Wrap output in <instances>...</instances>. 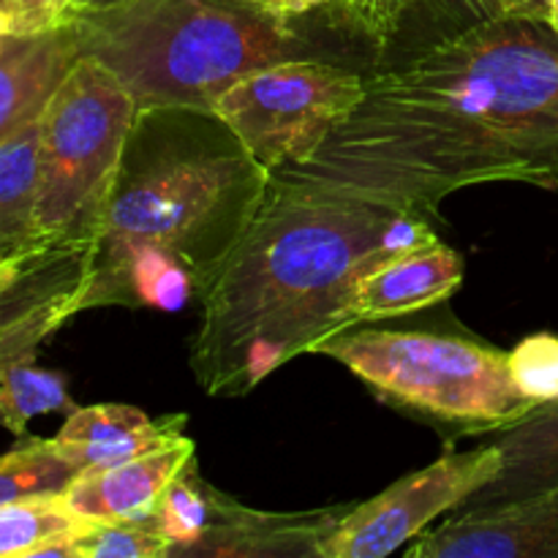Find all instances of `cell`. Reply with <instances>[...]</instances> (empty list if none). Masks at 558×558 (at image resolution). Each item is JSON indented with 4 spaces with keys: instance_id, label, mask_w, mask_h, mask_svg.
Returning a JSON list of instances; mask_svg holds the SVG:
<instances>
[{
    "instance_id": "2e32d148",
    "label": "cell",
    "mask_w": 558,
    "mask_h": 558,
    "mask_svg": "<svg viewBox=\"0 0 558 558\" xmlns=\"http://www.w3.org/2000/svg\"><path fill=\"white\" fill-rule=\"evenodd\" d=\"M490 445L501 452L499 474L463 507L505 505L558 488V401L539 403Z\"/></svg>"
},
{
    "instance_id": "cb8c5ba5",
    "label": "cell",
    "mask_w": 558,
    "mask_h": 558,
    "mask_svg": "<svg viewBox=\"0 0 558 558\" xmlns=\"http://www.w3.org/2000/svg\"><path fill=\"white\" fill-rule=\"evenodd\" d=\"M87 0H11L5 14H9L11 33H47L60 31V27L71 25L76 11L85 5Z\"/></svg>"
},
{
    "instance_id": "f546056e",
    "label": "cell",
    "mask_w": 558,
    "mask_h": 558,
    "mask_svg": "<svg viewBox=\"0 0 558 558\" xmlns=\"http://www.w3.org/2000/svg\"><path fill=\"white\" fill-rule=\"evenodd\" d=\"M5 33H11V25H9V14H5V11H0V38H3Z\"/></svg>"
},
{
    "instance_id": "ac0fdd59",
    "label": "cell",
    "mask_w": 558,
    "mask_h": 558,
    "mask_svg": "<svg viewBox=\"0 0 558 558\" xmlns=\"http://www.w3.org/2000/svg\"><path fill=\"white\" fill-rule=\"evenodd\" d=\"M90 526L93 521L82 518L65 494L9 501L0 505V558H44L52 545Z\"/></svg>"
},
{
    "instance_id": "5bb4252c",
    "label": "cell",
    "mask_w": 558,
    "mask_h": 558,
    "mask_svg": "<svg viewBox=\"0 0 558 558\" xmlns=\"http://www.w3.org/2000/svg\"><path fill=\"white\" fill-rule=\"evenodd\" d=\"M183 428L185 414L150 420L136 407L96 403L74 409L52 441L80 474L147 456L183 436Z\"/></svg>"
},
{
    "instance_id": "603a6c76",
    "label": "cell",
    "mask_w": 558,
    "mask_h": 558,
    "mask_svg": "<svg viewBox=\"0 0 558 558\" xmlns=\"http://www.w3.org/2000/svg\"><path fill=\"white\" fill-rule=\"evenodd\" d=\"M510 374L518 390L534 403L558 401V336L534 332L510 352Z\"/></svg>"
},
{
    "instance_id": "83f0119b",
    "label": "cell",
    "mask_w": 558,
    "mask_h": 558,
    "mask_svg": "<svg viewBox=\"0 0 558 558\" xmlns=\"http://www.w3.org/2000/svg\"><path fill=\"white\" fill-rule=\"evenodd\" d=\"M52 248V245H49ZM47 248H11V245H0V287L9 283L33 256H38Z\"/></svg>"
},
{
    "instance_id": "52a82bcc",
    "label": "cell",
    "mask_w": 558,
    "mask_h": 558,
    "mask_svg": "<svg viewBox=\"0 0 558 558\" xmlns=\"http://www.w3.org/2000/svg\"><path fill=\"white\" fill-rule=\"evenodd\" d=\"M365 76L316 58H289L240 76L213 109L270 174L303 163L357 109Z\"/></svg>"
},
{
    "instance_id": "484cf974",
    "label": "cell",
    "mask_w": 558,
    "mask_h": 558,
    "mask_svg": "<svg viewBox=\"0 0 558 558\" xmlns=\"http://www.w3.org/2000/svg\"><path fill=\"white\" fill-rule=\"evenodd\" d=\"M251 9L262 11L267 16H276V20H289L294 22L298 16L314 14V11L325 9V5L338 3V0H245Z\"/></svg>"
},
{
    "instance_id": "3957f363",
    "label": "cell",
    "mask_w": 558,
    "mask_h": 558,
    "mask_svg": "<svg viewBox=\"0 0 558 558\" xmlns=\"http://www.w3.org/2000/svg\"><path fill=\"white\" fill-rule=\"evenodd\" d=\"M270 183L213 107L136 109L90 240L82 311H178L205 298Z\"/></svg>"
},
{
    "instance_id": "30bf717a",
    "label": "cell",
    "mask_w": 558,
    "mask_h": 558,
    "mask_svg": "<svg viewBox=\"0 0 558 558\" xmlns=\"http://www.w3.org/2000/svg\"><path fill=\"white\" fill-rule=\"evenodd\" d=\"M409 558H558V488L490 507H461L420 534Z\"/></svg>"
},
{
    "instance_id": "1f68e13d",
    "label": "cell",
    "mask_w": 558,
    "mask_h": 558,
    "mask_svg": "<svg viewBox=\"0 0 558 558\" xmlns=\"http://www.w3.org/2000/svg\"><path fill=\"white\" fill-rule=\"evenodd\" d=\"M9 3H11V0H3V11H5V9H9Z\"/></svg>"
},
{
    "instance_id": "d4e9b609",
    "label": "cell",
    "mask_w": 558,
    "mask_h": 558,
    "mask_svg": "<svg viewBox=\"0 0 558 558\" xmlns=\"http://www.w3.org/2000/svg\"><path fill=\"white\" fill-rule=\"evenodd\" d=\"M417 0H338L343 14L381 47L396 36L398 25Z\"/></svg>"
},
{
    "instance_id": "d6a6232c",
    "label": "cell",
    "mask_w": 558,
    "mask_h": 558,
    "mask_svg": "<svg viewBox=\"0 0 558 558\" xmlns=\"http://www.w3.org/2000/svg\"><path fill=\"white\" fill-rule=\"evenodd\" d=\"M0 11H3V0H0Z\"/></svg>"
},
{
    "instance_id": "7402d4cb",
    "label": "cell",
    "mask_w": 558,
    "mask_h": 558,
    "mask_svg": "<svg viewBox=\"0 0 558 558\" xmlns=\"http://www.w3.org/2000/svg\"><path fill=\"white\" fill-rule=\"evenodd\" d=\"M169 539L153 523H93L69 545V558H169Z\"/></svg>"
},
{
    "instance_id": "ffe728a7",
    "label": "cell",
    "mask_w": 558,
    "mask_h": 558,
    "mask_svg": "<svg viewBox=\"0 0 558 558\" xmlns=\"http://www.w3.org/2000/svg\"><path fill=\"white\" fill-rule=\"evenodd\" d=\"M216 488L207 485L196 472V458H191L178 477L167 485L153 515V526L169 539V558H183L185 550L205 534L213 515Z\"/></svg>"
},
{
    "instance_id": "ba28073f",
    "label": "cell",
    "mask_w": 558,
    "mask_h": 558,
    "mask_svg": "<svg viewBox=\"0 0 558 558\" xmlns=\"http://www.w3.org/2000/svg\"><path fill=\"white\" fill-rule=\"evenodd\" d=\"M494 445L445 452L436 463L398 480L374 499L349 507L322 545V558H381L428 532L436 518L466 505L499 474Z\"/></svg>"
},
{
    "instance_id": "6da1fadb",
    "label": "cell",
    "mask_w": 558,
    "mask_h": 558,
    "mask_svg": "<svg viewBox=\"0 0 558 558\" xmlns=\"http://www.w3.org/2000/svg\"><path fill=\"white\" fill-rule=\"evenodd\" d=\"M272 180L428 216L456 191H558V36L488 14L365 76L363 101Z\"/></svg>"
},
{
    "instance_id": "7a4b0ae2",
    "label": "cell",
    "mask_w": 558,
    "mask_h": 558,
    "mask_svg": "<svg viewBox=\"0 0 558 558\" xmlns=\"http://www.w3.org/2000/svg\"><path fill=\"white\" fill-rule=\"evenodd\" d=\"M439 243L425 216L272 180L259 216L205 292L191 374L213 398L254 392L281 365L357 327L360 281Z\"/></svg>"
},
{
    "instance_id": "7c38bea8",
    "label": "cell",
    "mask_w": 558,
    "mask_h": 558,
    "mask_svg": "<svg viewBox=\"0 0 558 558\" xmlns=\"http://www.w3.org/2000/svg\"><path fill=\"white\" fill-rule=\"evenodd\" d=\"M191 458H196V447L183 434L147 456L80 472L63 494L93 523H150L167 485Z\"/></svg>"
},
{
    "instance_id": "277c9868",
    "label": "cell",
    "mask_w": 558,
    "mask_h": 558,
    "mask_svg": "<svg viewBox=\"0 0 558 558\" xmlns=\"http://www.w3.org/2000/svg\"><path fill=\"white\" fill-rule=\"evenodd\" d=\"M69 27L136 107H213L240 76L308 49L292 22L245 0H87Z\"/></svg>"
},
{
    "instance_id": "8992f818",
    "label": "cell",
    "mask_w": 558,
    "mask_h": 558,
    "mask_svg": "<svg viewBox=\"0 0 558 558\" xmlns=\"http://www.w3.org/2000/svg\"><path fill=\"white\" fill-rule=\"evenodd\" d=\"M136 109L107 65L80 54L38 118L36 232L44 243H90Z\"/></svg>"
},
{
    "instance_id": "4fadbf2b",
    "label": "cell",
    "mask_w": 558,
    "mask_h": 558,
    "mask_svg": "<svg viewBox=\"0 0 558 558\" xmlns=\"http://www.w3.org/2000/svg\"><path fill=\"white\" fill-rule=\"evenodd\" d=\"M76 60L80 44L69 25L31 36L5 33L0 38V145L41 118Z\"/></svg>"
},
{
    "instance_id": "5b68a950",
    "label": "cell",
    "mask_w": 558,
    "mask_h": 558,
    "mask_svg": "<svg viewBox=\"0 0 558 558\" xmlns=\"http://www.w3.org/2000/svg\"><path fill=\"white\" fill-rule=\"evenodd\" d=\"M381 401L461 434L505 430L537 409L510 374V354L420 330H349L322 343Z\"/></svg>"
},
{
    "instance_id": "4316f807",
    "label": "cell",
    "mask_w": 558,
    "mask_h": 558,
    "mask_svg": "<svg viewBox=\"0 0 558 558\" xmlns=\"http://www.w3.org/2000/svg\"><path fill=\"white\" fill-rule=\"evenodd\" d=\"M494 14H512V16H532V20L548 22L550 0H490Z\"/></svg>"
},
{
    "instance_id": "8fae6325",
    "label": "cell",
    "mask_w": 558,
    "mask_h": 558,
    "mask_svg": "<svg viewBox=\"0 0 558 558\" xmlns=\"http://www.w3.org/2000/svg\"><path fill=\"white\" fill-rule=\"evenodd\" d=\"M349 507L259 512L216 490L205 534L183 558H322V545Z\"/></svg>"
},
{
    "instance_id": "f1b7e54d",
    "label": "cell",
    "mask_w": 558,
    "mask_h": 558,
    "mask_svg": "<svg viewBox=\"0 0 558 558\" xmlns=\"http://www.w3.org/2000/svg\"><path fill=\"white\" fill-rule=\"evenodd\" d=\"M548 25L554 27V33L558 36V0H550V9H548Z\"/></svg>"
},
{
    "instance_id": "4dcf8cb0",
    "label": "cell",
    "mask_w": 558,
    "mask_h": 558,
    "mask_svg": "<svg viewBox=\"0 0 558 558\" xmlns=\"http://www.w3.org/2000/svg\"><path fill=\"white\" fill-rule=\"evenodd\" d=\"M469 5H474V9H488V14H494V9H490V0H466Z\"/></svg>"
},
{
    "instance_id": "9c48e42d",
    "label": "cell",
    "mask_w": 558,
    "mask_h": 558,
    "mask_svg": "<svg viewBox=\"0 0 558 558\" xmlns=\"http://www.w3.org/2000/svg\"><path fill=\"white\" fill-rule=\"evenodd\" d=\"M87 276L90 243H60L0 287V365L36 357L47 338L82 314Z\"/></svg>"
},
{
    "instance_id": "9a60e30c",
    "label": "cell",
    "mask_w": 558,
    "mask_h": 558,
    "mask_svg": "<svg viewBox=\"0 0 558 558\" xmlns=\"http://www.w3.org/2000/svg\"><path fill=\"white\" fill-rule=\"evenodd\" d=\"M463 281V259L439 240L423 248L403 251L360 281L354 294V322L414 314L450 298Z\"/></svg>"
},
{
    "instance_id": "e0dca14e",
    "label": "cell",
    "mask_w": 558,
    "mask_h": 558,
    "mask_svg": "<svg viewBox=\"0 0 558 558\" xmlns=\"http://www.w3.org/2000/svg\"><path fill=\"white\" fill-rule=\"evenodd\" d=\"M38 134L31 123L0 145V245L49 248L36 232Z\"/></svg>"
},
{
    "instance_id": "d6986e66",
    "label": "cell",
    "mask_w": 558,
    "mask_h": 558,
    "mask_svg": "<svg viewBox=\"0 0 558 558\" xmlns=\"http://www.w3.org/2000/svg\"><path fill=\"white\" fill-rule=\"evenodd\" d=\"M33 360L36 357L0 365V428L20 439L25 436L27 423L38 414H71L76 409L65 376L36 368Z\"/></svg>"
},
{
    "instance_id": "44dd1931",
    "label": "cell",
    "mask_w": 558,
    "mask_h": 558,
    "mask_svg": "<svg viewBox=\"0 0 558 558\" xmlns=\"http://www.w3.org/2000/svg\"><path fill=\"white\" fill-rule=\"evenodd\" d=\"M76 469L58 452L52 439H25L0 456V505L31 496L63 494Z\"/></svg>"
}]
</instances>
